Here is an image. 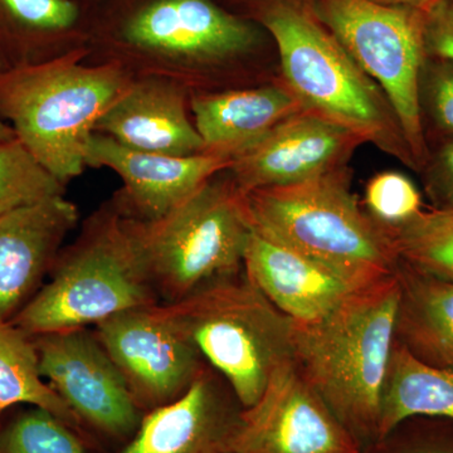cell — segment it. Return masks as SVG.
I'll use <instances>...</instances> for the list:
<instances>
[{
    "label": "cell",
    "mask_w": 453,
    "mask_h": 453,
    "mask_svg": "<svg viewBox=\"0 0 453 453\" xmlns=\"http://www.w3.org/2000/svg\"><path fill=\"white\" fill-rule=\"evenodd\" d=\"M243 407L205 365L183 395L149 411L122 453H229Z\"/></svg>",
    "instance_id": "9a60e30c"
},
{
    "label": "cell",
    "mask_w": 453,
    "mask_h": 453,
    "mask_svg": "<svg viewBox=\"0 0 453 453\" xmlns=\"http://www.w3.org/2000/svg\"><path fill=\"white\" fill-rule=\"evenodd\" d=\"M65 193V184L44 169L19 140L0 142V217Z\"/></svg>",
    "instance_id": "d4e9b609"
},
{
    "label": "cell",
    "mask_w": 453,
    "mask_h": 453,
    "mask_svg": "<svg viewBox=\"0 0 453 453\" xmlns=\"http://www.w3.org/2000/svg\"><path fill=\"white\" fill-rule=\"evenodd\" d=\"M261 37L257 26L211 0H151L122 22L118 50L100 62H116L133 76L155 74L192 92L208 91V83L256 52Z\"/></svg>",
    "instance_id": "52a82bcc"
},
{
    "label": "cell",
    "mask_w": 453,
    "mask_h": 453,
    "mask_svg": "<svg viewBox=\"0 0 453 453\" xmlns=\"http://www.w3.org/2000/svg\"><path fill=\"white\" fill-rule=\"evenodd\" d=\"M77 223L79 210L65 196L0 217V323L37 294Z\"/></svg>",
    "instance_id": "e0dca14e"
},
{
    "label": "cell",
    "mask_w": 453,
    "mask_h": 453,
    "mask_svg": "<svg viewBox=\"0 0 453 453\" xmlns=\"http://www.w3.org/2000/svg\"><path fill=\"white\" fill-rule=\"evenodd\" d=\"M386 228L401 264L453 282V207L421 211L403 225Z\"/></svg>",
    "instance_id": "cb8c5ba5"
},
{
    "label": "cell",
    "mask_w": 453,
    "mask_h": 453,
    "mask_svg": "<svg viewBox=\"0 0 453 453\" xmlns=\"http://www.w3.org/2000/svg\"><path fill=\"white\" fill-rule=\"evenodd\" d=\"M303 110L283 82L190 95V113L205 153L231 159Z\"/></svg>",
    "instance_id": "d6986e66"
},
{
    "label": "cell",
    "mask_w": 453,
    "mask_h": 453,
    "mask_svg": "<svg viewBox=\"0 0 453 453\" xmlns=\"http://www.w3.org/2000/svg\"><path fill=\"white\" fill-rule=\"evenodd\" d=\"M20 403L49 411L71 428L81 427V419L42 377L32 336L7 321L0 323V417Z\"/></svg>",
    "instance_id": "603a6c76"
},
{
    "label": "cell",
    "mask_w": 453,
    "mask_h": 453,
    "mask_svg": "<svg viewBox=\"0 0 453 453\" xmlns=\"http://www.w3.org/2000/svg\"><path fill=\"white\" fill-rule=\"evenodd\" d=\"M94 333L142 411L183 395L207 365L164 303L113 315Z\"/></svg>",
    "instance_id": "30bf717a"
},
{
    "label": "cell",
    "mask_w": 453,
    "mask_h": 453,
    "mask_svg": "<svg viewBox=\"0 0 453 453\" xmlns=\"http://www.w3.org/2000/svg\"><path fill=\"white\" fill-rule=\"evenodd\" d=\"M44 380L73 413L110 436L135 434L142 410L88 327L32 336Z\"/></svg>",
    "instance_id": "8fae6325"
},
{
    "label": "cell",
    "mask_w": 453,
    "mask_h": 453,
    "mask_svg": "<svg viewBox=\"0 0 453 453\" xmlns=\"http://www.w3.org/2000/svg\"><path fill=\"white\" fill-rule=\"evenodd\" d=\"M362 144L365 140L353 131L303 110L232 157L226 170L243 195L296 186L347 168Z\"/></svg>",
    "instance_id": "4fadbf2b"
},
{
    "label": "cell",
    "mask_w": 453,
    "mask_h": 453,
    "mask_svg": "<svg viewBox=\"0 0 453 453\" xmlns=\"http://www.w3.org/2000/svg\"><path fill=\"white\" fill-rule=\"evenodd\" d=\"M396 340L428 365L453 369V282L399 262Z\"/></svg>",
    "instance_id": "ffe728a7"
},
{
    "label": "cell",
    "mask_w": 453,
    "mask_h": 453,
    "mask_svg": "<svg viewBox=\"0 0 453 453\" xmlns=\"http://www.w3.org/2000/svg\"><path fill=\"white\" fill-rule=\"evenodd\" d=\"M425 12V47L431 57L453 61V2L440 0Z\"/></svg>",
    "instance_id": "f1b7e54d"
},
{
    "label": "cell",
    "mask_w": 453,
    "mask_h": 453,
    "mask_svg": "<svg viewBox=\"0 0 453 453\" xmlns=\"http://www.w3.org/2000/svg\"><path fill=\"white\" fill-rule=\"evenodd\" d=\"M369 2L378 3V4L381 5H395V7L426 9L429 5L434 4V3L440 2V0H369Z\"/></svg>",
    "instance_id": "1f68e13d"
},
{
    "label": "cell",
    "mask_w": 453,
    "mask_h": 453,
    "mask_svg": "<svg viewBox=\"0 0 453 453\" xmlns=\"http://www.w3.org/2000/svg\"><path fill=\"white\" fill-rule=\"evenodd\" d=\"M50 279L12 324L27 335L88 327L140 306L160 303L131 237L127 219L109 201L59 252Z\"/></svg>",
    "instance_id": "5b68a950"
},
{
    "label": "cell",
    "mask_w": 453,
    "mask_h": 453,
    "mask_svg": "<svg viewBox=\"0 0 453 453\" xmlns=\"http://www.w3.org/2000/svg\"><path fill=\"white\" fill-rule=\"evenodd\" d=\"M316 19L383 89L398 116L419 172L428 159L419 107L425 64V12L369 0H303Z\"/></svg>",
    "instance_id": "9c48e42d"
},
{
    "label": "cell",
    "mask_w": 453,
    "mask_h": 453,
    "mask_svg": "<svg viewBox=\"0 0 453 453\" xmlns=\"http://www.w3.org/2000/svg\"><path fill=\"white\" fill-rule=\"evenodd\" d=\"M243 273L296 323L324 318L353 292L365 288L255 231L244 255Z\"/></svg>",
    "instance_id": "ac0fdd59"
},
{
    "label": "cell",
    "mask_w": 453,
    "mask_h": 453,
    "mask_svg": "<svg viewBox=\"0 0 453 453\" xmlns=\"http://www.w3.org/2000/svg\"><path fill=\"white\" fill-rule=\"evenodd\" d=\"M88 47H82L0 71V119L65 186L82 174L98 119L133 79L116 62L88 64Z\"/></svg>",
    "instance_id": "3957f363"
},
{
    "label": "cell",
    "mask_w": 453,
    "mask_h": 453,
    "mask_svg": "<svg viewBox=\"0 0 453 453\" xmlns=\"http://www.w3.org/2000/svg\"><path fill=\"white\" fill-rule=\"evenodd\" d=\"M165 306L243 408L261 398L273 372L294 357L295 321L244 273Z\"/></svg>",
    "instance_id": "ba28073f"
},
{
    "label": "cell",
    "mask_w": 453,
    "mask_h": 453,
    "mask_svg": "<svg viewBox=\"0 0 453 453\" xmlns=\"http://www.w3.org/2000/svg\"><path fill=\"white\" fill-rule=\"evenodd\" d=\"M419 416L453 421V369L423 362L396 340L381 392L377 443Z\"/></svg>",
    "instance_id": "44dd1931"
},
{
    "label": "cell",
    "mask_w": 453,
    "mask_h": 453,
    "mask_svg": "<svg viewBox=\"0 0 453 453\" xmlns=\"http://www.w3.org/2000/svg\"><path fill=\"white\" fill-rule=\"evenodd\" d=\"M127 219L160 303H178L243 273L253 229L244 195L226 169L160 219Z\"/></svg>",
    "instance_id": "8992f818"
},
{
    "label": "cell",
    "mask_w": 453,
    "mask_h": 453,
    "mask_svg": "<svg viewBox=\"0 0 453 453\" xmlns=\"http://www.w3.org/2000/svg\"><path fill=\"white\" fill-rule=\"evenodd\" d=\"M256 18L275 41L283 83L303 110L347 127L419 172L383 89L316 19L303 0H258Z\"/></svg>",
    "instance_id": "7a4b0ae2"
},
{
    "label": "cell",
    "mask_w": 453,
    "mask_h": 453,
    "mask_svg": "<svg viewBox=\"0 0 453 453\" xmlns=\"http://www.w3.org/2000/svg\"><path fill=\"white\" fill-rule=\"evenodd\" d=\"M294 362L280 366L261 398L243 408L229 453H362Z\"/></svg>",
    "instance_id": "7c38bea8"
},
{
    "label": "cell",
    "mask_w": 453,
    "mask_h": 453,
    "mask_svg": "<svg viewBox=\"0 0 453 453\" xmlns=\"http://www.w3.org/2000/svg\"><path fill=\"white\" fill-rule=\"evenodd\" d=\"M372 447H377V451L374 453H453V442L449 441H407L395 445L381 441Z\"/></svg>",
    "instance_id": "4dcf8cb0"
},
{
    "label": "cell",
    "mask_w": 453,
    "mask_h": 453,
    "mask_svg": "<svg viewBox=\"0 0 453 453\" xmlns=\"http://www.w3.org/2000/svg\"><path fill=\"white\" fill-rule=\"evenodd\" d=\"M426 189L436 208L453 207V138L428 155L425 168Z\"/></svg>",
    "instance_id": "f546056e"
},
{
    "label": "cell",
    "mask_w": 453,
    "mask_h": 453,
    "mask_svg": "<svg viewBox=\"0 0 453 453\" xmlns=\"http://www.w3.org/2000/svg\"><path fill=\"white\" fill-rule=\"evenodd\" d=\"M422 120L427 116L441 134L453 138V61L426 57L419 76Z\"/></svg>",
    "instance_id": "83f0119b"
},
{
    "label": "cell",
    "mask_w": 453,
    "mask_h": 453,
    "mask_svg": "<svg viewBox=\"0 0 453 453\" xmlns=\"http://www.w3.org/2000/svg\"><path fill=\"white\" fill-rule=\"evenodd\" d=\"M399 300L395 273L360 288L319 320L295 321L292 362L363 449L378 441Z\"/></svg>",
    "instance_id": "6da1fadb"
},
{
    "label": "cell",
    "mask_w": 453,
    "mask_h": 453,
    "mask_svg": "<svg viewBox=\"0 0 453 453\" xmlns=\"http://www.w3.org/2000/svg\"><path fill=\"white\" fill-rule=\"evenodd\" d=\"M244 202L253 231L357 285L398 270L388 231L357 202L348 168L296 186L253 190Z\"/></svg>",
    "instance_id": "277c9868"
},
{
    "label": "cell",
    "mask_w": 453,
    "mask_h": 453,
    "mask_svg": "<svg viewBox=\"0 0 453 453\" xmlns=\"http://www.w3.org/2000/svg\"><path fill=\"white\" fill-rule=\"evenodd\" d=\"M4 70V65H3L2 61H0V71ZM16 139V134H14L13 129L7 124V122L3 121L0 119V142H7V140Z\"/></svg>",
    "instance_id": "d6a6232c"
},
{
    "label": "cell",
    "mask_w": 453,
    "mask_h": 453,
    "mask_svg": "<svg viewBox=\"0 0 453 453\" xmlns=\"http://www.w3.org/2000/svg\"><path fill=\"white\" fill-rule=\"evenodd\" d=\"M365 207L381 226L403 225L422 211L421 193L407 175L383 172L366 184Z\"/></svg>",
    "instance_id": "4316f807"
},
{
    "label": "cell",
    "mask_w": 453,
    "mask_h": 453,
    "mask_svg": "<svg viewBox=\"0 0 453 453\" xmlns=\"http://www.w3.org/2000/svg\"><path fill=\"white\" fill-rule=\"evenodd\" d=\"M0 453H86L76 432L55 414L35 407L0 434Z\"/></svg>",
    "instance_id": "484cf974"
},
{
    "label": "cell",
    "mask_w": 453,
    "mask_h": 453,
    "mask_svg": "<svg viewBox=\"0 0 453 453\" xmlns=\"http://www.w3.org/2000/svg\"><path fill=\"white\" fill-rule=\"evenodd\" d=\"M80 20L73 0H0V61L7 68L71 52L67 33Z\"/></svg>",
    "instance_id": "7402d4cb"
},
{
    "label": "cell",
    "mask_w": 453,
    "mask_h": 453,
    "mask_svg": "<svg viewBox=\"0 0 453 453\" xmlns=\"http://www.w3.org/2000/svg\"><path fill=\"white\" fill-rule=\"evenodd\" d=\"M85 163L115 172L124 183L112 198L119 210L129 219L150 222L228 169L232 159L210 153L190 157L145 153L94 133L86 145Z\"/></svg>",
    "instance_id": "5bb4252c"
},
{
    "label": "cell",
    "mask_w": 453,
    "mask_h": 453,
    "mask_svg": "<svg viewBox=\"0 0 453 453\" xmlns=\"http://www.w3.org/2000/svg\"><path fill=\"white\" fill-rule=\"evenodd\" d=\"M192 91L183 83L136 74L98 119L94 133L133 150L190 157L205 153L190 113Z\"/></svg>",
    "instance_id": "2e32d148"
}]
</instances>
